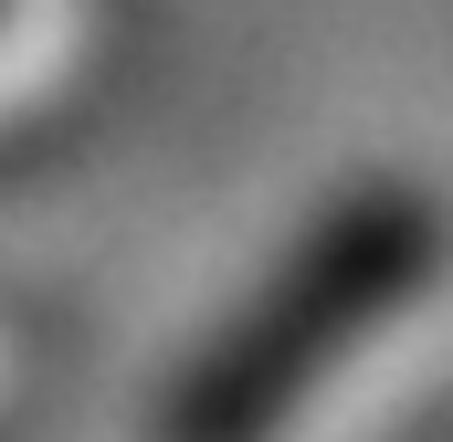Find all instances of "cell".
Returning a JSON list of instances; mask_svg holds the SVG:
<instances>
[{"mask_svg": "<svg viewBox=\"0 0 453 442\" xmlns=\"http://www.w3.org/2000/svg\"><path fill=\"white\" fill-rule=\"evenodd\" d=\"M433 253H443L433 201L369 190V201L327 211L285 253V274L264 285V306H242V327L222 347H201V369L180 379L158 442H274V422L306 400V379L380 327V306H401L433 274Z\"/></svg>", "mask_w": 453, "mask_h": 442, "instance_id": "cell-1", "label": "cell"}]
</instances>
